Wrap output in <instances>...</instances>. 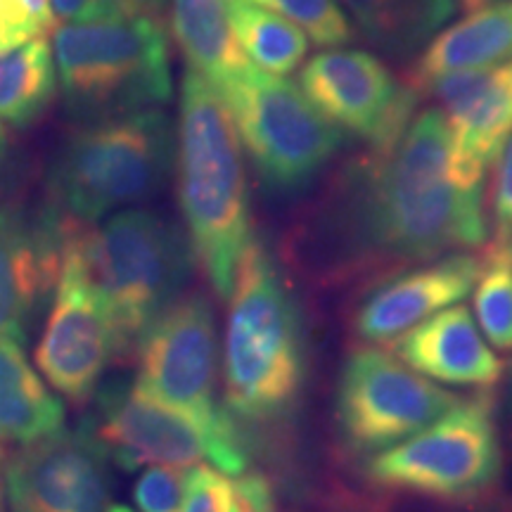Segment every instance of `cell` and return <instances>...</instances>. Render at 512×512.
Here are the masks:
<instances>
[{
  "label": "cell",
  "instance_id": "18",
  "mask_svg": "<svg viewBox=\"0 0 512 512\" xmlns=\"http://www.w3.org/2000/svg\"><path fill=\"white\" fill-rule=\"evenodd\" d=\"M389 347L408 368L437 384L489 389L503 377V361L463 304L434 313L396 337Z\"/></svg>",
  "mask_w": 512,
  "mask_h": 512
},
{
  "label": "cell",
  "instance_id": "15",
  "mask_svg": "<svg viewBox=\"0 0 512 512\" xmlns=\"http://www.w3.org/2000/svg\"><path fill=\"white\" fill-rule=\"evenodd\" d=\"M444 114L451 162L460 181L486 183V174L512 133V57L494 67L448 72L422 86Z\"/></svg>",
  "mask_w": 512,
  "mask_h": 512
},
{
  "label": "cell",
  "instance_id": "4",
  "mask_svg": "<svg viewBox=\"0 0 512 512\" xmlns=\"http://www.w3.org/2000/svg\"><path fill=\"white\" fill-rule=\"evenodd\" d=\"M64 254L98 294L119 356H131L147 325L181 297L195 254L176 223L147 209H124L95 226L69 223Z\"/></svg>",
  "mask_w": 512,
  "mask_h": 512
},
{
  "label": "cell",
  "instance_id": "23",
  "mask_svg": "<svg viewBox=\"0 0 512 512\" xmlns=\"http://www.w3.org/2000/svg\"><path fill=\"white\" fill-rule=\"evenodd\" d=\"M55 91L57 69L46 36L0 50V124H34L48 110Z\"/></svg>",
  "mask_w": 512,
  "mask_h": 512
},
{
  "label": "cell",
  "instance_id": "27",
  "mask_svg": "<svg viewBox=\"0 0 512 512\" xmlns=\"http://www.w3.org/2000/svg\"><path fill=\"white\" fill-rule=\"evenodd\" d=\"M181 512H242L235 479L211 465L185 470Z\"/></svg>",
  "mask_w": 512,
  "mask_h": 512
},
{
  "label": "cell",
  "instance_id": "14",
  "mask_svg": "<svg viewBox=\"0 0 512 512\" xmlns=\"http://www.w3.org/2000/svg\"><path fill=\"white\" fill-rule=\"evenodd\" d=\"M119 358L117 332L81 268L62 252L60 280L34 361L48 384L74 403L91 401Z\"/></svg>",
  "mask_w": 512,
  "mask_h": 512
},
{
  "label": "cell",
  "instance_id": "25",
  "mask_svg": "<svg viewBox=\"0 0 512 512\" xmlns=\"http://www.w3.org/2000/svg\"><path fill=\"white\" fill-rule=\"evenodd\" d=\"M475 316L486 342L512 351V245L491 242L475 280Z\"/></svg>",
  "mask_w": 512,
  "mask_h": 512
},
{
  "label": "cell",
  "instance_id": "16",
  "mask_svg": "<svg viewBox=\"0 0 512 512\" xmlns=\"http://www.w3.org/2000/svg\"><path fill=\"white\" fill-rule=\"evenodd\" d=\"M482 256L453 252L377 280L351 316V330L366 344H392L422 320L463 304L475 287Z\"/></svg>",
  "mask_w": 512,
  "mask_h": 512
},
{
  "label": "cell",
  "instance_id": "5",
  "mask_svg": "<svg viewBox=\"0 0 512 512\" xmlns=\"http://www.w3.org/2000/svg\"><path fill=\"white\" fill-rule=\"evenodd\" d=\"M55 69L72 117L162 110L174 95L169 38L143 5L55 29Z\"/></svg>",
  "mask_w": 512,
  "mask_h": 512
},
{
  "label": "cell",
  "instance_id": "21",
  "mask_svg": "<svg viewBox=\"0 0 512 512\" xmlns=\"http://www.w3.org/2000/svg\"><path fill=\"white\" fill-rule=\"evenodd\" d=\"M370 46L411 60L456 17L458 0H337Z\"/></svg>",
  "mask_w": 512,
  "mask_h": 512
},
{
  "label": "cell",
  "instance_id": "7",
  "mask_svg": "<svg viewBox=\"0 0 512 512\" xmlns=\"http://www.w3.org/2000/svg\"><path fill=\"white\" fill-rule=\"evenodd\" d=\"M216 93L271 195L292 197L309 190L347 140L297 83L261 72L254 64Z\"/></svg>",
  "mask_w": 512,
  "mask_h": 512
},
{
  "label": "cell",
  "instance_id": "33",
  "mask_svg": "<svg viewBox=\"0 0 512 512\" xmlns=\"http://www.w3.org/2000/svg\"><path fill=\"white\" fill-rule=\"evenodd\" d=\"M105 512H133V510L128 508V505H124V503H114V505H110V508H107Z\"/></svg>",
  "mask_w": 512,
  "mask_h": 512
},
{
  "label": "cell",
  "instance_id": "32",
  "mask_svg": "<svg viewBox=\"0 0 512 512\" xmlns=\"http://www.w3.org/2000/svg\"><path fill=\"white\" fill-rule=\"evenodd\" d=\"M496 3V0H458V8L465 10V15H470V12L475 10H482L486 5Z\"/></svg>",
  "mask_w": 512,
  "mask_h": 512
},
{
  "label": "cell",
  "instance_id": "9",
  "mask_svg": "<svg viewBox=\"0 0 512 512\" xmlns=\"http://www.w3.org/2000/svg\"><path fill=\"white\" fill-rule=\"evenodd\" d=\"M95 399L98 411L88 422L121 470L211 465L223 475L240 477L252 465L247 430L233 415L221 422H204L166 406L136 382L121 380L102 384Z\"/></svg>",
  "mask_w": 512,
  "mask_h": 512
},
{
  "label": "cell",
  "instance_id": "1",
  "mask_svg": "<svg viewBox=\"0 0 512 512\" xmlns=\"http://www.w3.org/2000/svg\"><path fill=\"white\" fill-rule=\"evenodd\" d=\"M486 183L460 181L444 114L342 159L287 233L292 268L325 290L377 280L489 242Z\"/></svg>",
  "mask_w": 512,
  "mask_h": 512
},
{
  "label": "cell",
  "instance_id": "31",
  "mask_svg": "<svg viewBox=\"0 0 512 512\" xmlns=\"http://www.w3.org/2000/svg\"><path fill=\"white\" fill-rule=\"evenodd\" d=\"M131 5H140V0H50L53 19H60L62 24L112 15L117 10L131 8Z\"/></svg>",
  "mask_w": 512,
  "mask_h": 512
},
{
  "label": "cell",
  "instance_id": "28",
  "mask_svg": "<svg viewBox=\"0 0 512 512\" xmlns=\"http://www.w3.org/2000/svg\"><path fill=\"white\" fill-rule=\"evenodd\" d=\"M53 22L50 0H0V50L46 36Z\"/></svg>",
  "mask_w": 512,
  "mask_h": 512
},
{
  "label": "cell",
  "instance_id": "34",
  "mask_svg": "<svg viewBox=\"0 0 512 512\" xmlns=\"http://www.w3.org/2000/svg\"><path fill=\"white\" fill-rule=\"evenodd\" d=\"M5 155V133H3V124H0V162H3Z\"/></svg>",
  "mask_w": 512,
  "mask_h": 512
},
{
  "label": "cell",
  "instance_id": "11",
  "mask_svg": "<svg viewBox=\"0 0 512 512\" xmlns=\"http://www.w3.org/2000/svg\"><path fill=\"white\" fill-rule=\"evenodd\" d=\"M133 354L138 356L136 384L143 392L204 422L230 415L216 401L219 335L204 294H181L166 306L140 335Z\"/></svg>",
  "mask_w": 512,
  "mask_h": 512
},
{
  "label": "cell",
  "instance_id": "2",
  "mask_svg": "<svg viewBox=\"0 0 512 512\" xmlns=\"http://www.w3.org/2000/svg\"><path fill=\"white\" fill-rule=\"evenodd\" d=\"M223 335V408L242 427L290 420L309 382L304 311L264 240L242 256Z\"/></svg>",
  "mask_w": 512,
  "mask_h": 512
},
{
  "label": "cell",
  "instance_id": "8",
  "mask_svg": "<svg viewBox=\"0 0 512 512\" xmlns=\"http://www.w3.org/2000/svg\"><path fill=\"white\" fill-rule=\"evenodd\" d=\"M503 472V451L489 396L453 408L387 451L366 460L363 475L394 494L439 503H470L489 494Z\"/></svg>",
  "mask_w": 512,
  "mask_h": 512
},
{
  "label": "cell",
  "instance_id": "30",
  "mask_svg": "<svg viewBox=\"0 0 512 512\" xmlns=\"http://www.w3.org/2000/svg\"><path fill=\"white\" fill-rule=\"evenodd\" d=\"M494 164V181L489 190V226L494 228V245H512V133Z\"/></svg>",
  "mask_w": 512,
  "mask_h": 512
},
{
  "label": "cell",
  "instance_id": "17",
  "mask_svg": "<svg viewBox=\"0 0 512 512\" xmlns=\"http://www.w3.org/2000/svg\"><path fill=\"white\" fill-rule=\"evenodd\" d=\"M69 221L53 207H0V335L27 337L31 318L60 280Z\"/></svg>",
  "mask_w": 512,
  "mask_h": 512
},
{
  "label": "cell",
  "instance_id": "10",
  "mask_svg": "<svg viewBox=\"0 0 512 512\" xmlns=\"http://www.w3.org/2000/svg\"><path fill=\"white\" fill-rule=\"evenodd\" d=\"M460 396L408 368L392 351L351 349L335 392L337 439L351 458H373L441 418Z\"/></svg>",
  "mask_w": 512,
  "mask_h": 512
},
{
  "label": "cell",
  "instance_id": "29",
  "mask_svg": "<svg viewBox=\"0 0 512 512\" xmlns=\"http://www.w3.org/2000/svg\"><path fill=\"white\" fill-rule=\"evenodd\" d=\"M185 470L150 465L133 486V501L140 512H181Z\"/></svg>",
  "mask_w": 512,
  "mask_h": 512
},
{
  "label": "cell",
  "instance_id": "3",
  "mask_svg": "<svg viewBox=\"0 0 512 512\" xmlns=\"http://www.w3.org/2000/svg\"><path fill=\"white\" fill-rule=\"evenodd\" d=\"M178 204L192 254L221 299L254 240L245 150L219 93L188 69L176 131Z\"/></svg>",
  "mask_w": 512,
  "mask_h": 512
},
{
  "label": "cell",
  "instance_id": "24",
  "mask_svg": "<svg viewBox=\"0 0 512 512\" xmlns=\"http://www.w3.org/2000/svg\"><path fill=\"white\" fill-rule=\"evenodd\" d=\"M228 17L242 53L256 69L287 76L304 64L309 36L297 24L247 0H228Z\"/></svg>",
  "mask_w": 512,
  "mask_h": 512
},
{
  "label": "cell",
  "instance_id": "19",
  "mask_svg": "<svg viewBox=\"0 0 512 512\" xmlns=\"http://www.w3.org/2000/svg\"><path fill=\"white\" fill-rule=\"evenodd\" d=\"M512 57V0H496L441 29L408 67L415 93L448 72L484 69Z\"/></svg>",
  "mask_w": 512,
  "mask_h": 512
},
{
  "label": "cell",
  "instance_id": "13",
  "mask_svg": "<svg viewBox=\"0 0 512 512\" xmlns=\"http://www.w3.org/2000/svg\"><path fill=\"white\" fill-rule=\"evenodd\" d=\"M110 453L88 418L76 430L24 446L5 467L10 512H105L110 508Z\"/></svg>",
  "mask_w": 512,
  "mask_h": 512
},
{
  "label": "cell",
  "instance_id": "20",
  "mask_svg": "<svg viewBox=\"0 0 512 512\" xmlns=\"http://www.w3.org/2000/svg\"><path fill=\"white\" fill-rule=\"evenodd\" d=\"M64 430V403L24 354V342L0 335V441L31 446Z\"/></svg>",
  "mask_w": 512,
  "mask_h": 512
},
{
  "label": "cell",
  "instance_id": "35",
  "mask_svg": "<svg viewBox=\"0 0 512 512\" xmlns=\"http://www.w3.org/2000/svg\"><path fill=\"white\" fill-rule=\"evenodd\" d=\"M162 0H140V5H145V8H150V5H159Z\"/></svg>",
  "mask_w": 512,
  "mask_h": 512
},
{
  "label": "cell",
  "instance_id": "36",
  "mask_svg": "<svg viewBox=\"0 0 512 512\" xmlns=\"http://www.w3.org/2000/svg\"><path fill=\"white\" fill-rule=\"evenodd\" d=\"M0 508H3V489H0Z\"/></svg>",
  "mask_w": 512,
  "mask_h": 512
},
{
  "label": "cell",
  "instance_id": "22",
  "mask_svg": "<svg viewBox=\"0 0 512 512\" xmlns=\"http://www.w3.org/2000/svg\"><path fill=\"white\" fill-rule=\"evenodd\" d=\"M171 29L188 69L214 91L252 67L230 27L228 0H174Z\"/></svg>",
  "mask_w": 512,
  "mask_h": 512
},
{
  "label": "cell",
  "instance_id": "26",
  "mask_svg": "<svg viewBox=\"0 0 512 512\" xmlns=\"http://www.w3.org/2000/svg\"><path fill=\"white\" fill-rule=\"evenodd\" d=\"M297 24L320 48H344L356 38L354 24L337 0H247Z\"/></svg>",
  "mask_w": 512,
  "mask_h": 512
},
{
  "label": "cell",
  "instance_id": "12",
  "mask_svg": "<svg viewBox=\"0 0 512 512\" xmlns=\"http://www.w3.org/2000/svg\"><path fill=\"white\" fill-rule=\"evenodd\" d=\"M299 88L344 136L377 145L399 136L420 95L368 50L328 48L302 64Z\"/></svg>",
  "mask_w": 512,
  "mask_h": 512
},
{
  "label": "cell",
  "instance_id": "6",
  "mask_svg": "<svg viewBox=\"0 0 512 512\" xmlns=\"http://www.w3.org/2000/svg\"><path fill=\"white\" fill-rule=\"evenodd\" d=\"M176 162V131L164 110L91 121L64 143L50 174L53 209L95 226L164 188Z\"/></svg>",
  "mask_w": 512,
  "mask_h": 512
}]
</instances>
